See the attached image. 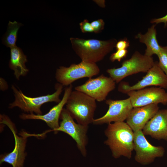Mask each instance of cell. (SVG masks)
Instances as JSON below:
<instances>
[{
    "label": "cell",
    "mask_w": 167,
    "mask_h": 167,
    "mask_svg": "<svg viewBox=\"0 0 167 167\" xmlns=\"http://www.w3.org/2000/svg\"><path fill=\"white\" fill-rule=\"evenodd\" d=\"M80 29L83 32H93L94 30L91 23L87 19H84L79 24Z\"/></svg>",
    "instance_id": "cell-23"
},
{
    "label": "cell",
    "mask_w": 167,
    "mask_h": 167,
    "mask_svg": "<svg viewBox=\"0 0 167 167\" xmlns=\"http://www.w3.org/2000/svg\"><path fill=\"white\" fill-rule=\"evenodd\" d=\"M126 94L130 99L133 108L152 104H167V92L160 87L145 88L130 91Z\"/></svg>",
    "instance_id": "cell-12"
},
{
    "label": "cell",
    "mask_w": 167,
    "mask_h": 167,
    "mask_svg": "<svg viewBox=\"0 0 167 167\" xmlns=\"http://www.w3.org/2000/svg\"><path fill=\"white\" fill-rule=\"evenodd\" d=\"M142 131L144 135L167 141V109L159 110Z\"/></svg>",
    "instance_id": "cell-16"
},
{
    "label": "cell",
    "mask_w": 167,
    "mask_h": 167,
    "mask_svg": "<svg viewBox=\"0 0 167 167\" xmlns=\"http://www.w3.org/2000/svg\"><path fill=\"white\" fill-rule=\"evenodd\" d=\"M63 87L60 83L56 84L55 86V91L54 93L32 97L26 96L20 90L12 85L11 88L15 99L13 102L9 104V108L12 109L18 107L28 114L34 113L37 115H42L41 107L43 104L52 102L58 103L61 101L59 96L62 92Z\"/></svg>",
    "instance_id": "cell-4"
},
{
    "label": "cell",
    "mask_w": 167,
    "mask_h": 167,
    "mask_svg": "<svg viewBox=\"0 0 167 167\" xmlns=\"http://www.w3.org/2000/svg\"><path fill=\"white\" fill-rule=\"evenodd\" d=\"M152 86L167 88V75L160 68L157 61L155 62L153 66L141 80L132 86L127 82H122L118 85V90L126 94L130 91L138 90Z\"/></svg>",
    "instance_id": "cell-11"
},
{
    "label": "cell",
    "mask_w": 167,
    "mask_h": 167,
    "mask_svg": "<svg viewBox=\"0 0 167 167\" xmlns=\"http://www.w3.org/2000/svg\"><path fill=\"white\" fill-rule=\"evenodd\" d=\"M100 72L96 63L82 61L78 64H72L68 67L60 66L56 70L55 77L59 83L63 86H69L77 79L92 78Z\"/></svg>",
    "instance_id": "cell-6"
},
{
    "label": "cell",
    "mask_w": 167,
    "mask_h": 167,
    "mask_svg": "<svg viewBox=\"0 0 167 167\" xmlns=\"http://www.w3.org/2000/svg\"><path fill=\"white\" fill-rule=\"evenodd\" d=\"M0 123L7 125L13 134L15 145L13 150L11 152L2 154L0 157V163L5 162L13 167H23L26 153L25 152L27 138L31 135L26 131H22L17 135L13 123L8 117L0 115Z\"/></svg>",
    "instance_id": "cell-7"
},
{
    "label": "cell",
    "mask_w": 167,
    "mask_h": 167,
    "mask_svg": "<svg viewBox=\"0 0 167 167\" xmlns=\"http://www.w3.org/2000/svg\"><path fill=\"white\" fill-rule=\"evenodd\" d=\"M22 25L16 21H9L7 31L3 40L4 44L6 46L11 48L16 46L15 43L18 32Z\"/></svg>",
    "instance_id": "cell-19"
},
{
    "label": "cell",
    "mask_w": 167,
    "mask_h": 167,
    "mask_svg": "<svg viewBox=\"0 0 167 167\" xmlns=\"http://www.w3.org/2000/svg\"><path fill=\"white\" fill-rule=\"evenodd\" d=\"M156 24L152 25L148 28L145 34L139 33L135 36L140 42L146 45L147 48L144 54L149 57H152L154 54L157 55L161 49V46L159 45L156 39Z\"/></svg>",
    "instance_id": "cell-18"
},
{
    "label": "cell",
    "mask_w": 167,
    "mask_h": 167,
    "mask_svg": "<svg viewBox=\"0 0 167 167\" xmlns=\"http://www.w3.org/2000/svg\"><path fill=\"white\" fill-rule=\"evenodd\" d=\"M127 53V49L118 50L116 52L111 54L109 59L112 62L116 60L120 62L122 59L126 57Z\"/></svg>",
    "instance_id": "cell-21"
},
{
    "label": "cell",
    "mask_w": 167,
    "mask_h": 167,
    "mask_svg": "<svg viewBox=\"0 0 167 167\" xmlns=\"http://www.w3.org/2000/svg\"><path fill=\"white\" fill-rule=\"evenodd\" d=\"M133 149L135 152V161L143 165L152 163L157 157L163 156L165 152L162 146H154L149 143L142 130L134 132Z\"/></svg>",
    "instance_id": "cell-9"
},
{
    "label": "cell",
    "mask_w": 167,
    "mask_h": 167,
    "mask_svg": "<svg viewBox=\"0 0 167 167\" xmlns=\"http://www.w3.org/2000/svg\"><path fill=\"white\" fill-rule=\"evenodd\" d=\"M73 49L82 61L96 63L102 60L115 47L117 40L71 38Z\"/></svg>",
    "instance_id": "cell-2"
},
{
    "label": "cell",
    "mask_w": 167,
    "mask_h": 167,
    "mask_svg": "<svg viewBox=\"0 0 167 167\" xmlns=\"http://www.w3.org/2000/svg\"><path fill=\"white\" fill-rule=\"evenodd\" d=\"M129 42L126 38L120 40L116 43L115 47L117 50L126 49L129 46Z\"/></svg>",
    "instance_id": "cell-24"
},
{
    "label": "cell",
    "mask_w": 167,
    "mask_h": 167,
    "mask_svg": "<svg viewBox=\"0 0 167 167\" xmlns=\"http://www.w3.org/2000/svg\"><path fill=\"white\" fill-rule=\"evenodd\" d=\"M95 2L99 6L102 7H105V6L104 0H96Z\"/></svg>",
    "instance_id": "cell-26"
},
{
    "label": "cell",
    "mask_w": 167,
    "mask_h": 167,
    "mask_svg": "<svg viewBox=\"0 0 167 167\" xmlns=\"http://www.w3.org/2000/svg\"><path fill=\"white\" fill-rule=\"evenodd\" d=\"M66 109L77 123L88 126L92 123L96 108V101L86 94L72 91L66 104Z\"/></svg>",
    "instance_id": "cell-3"
},
{
    "label": "cell",
    "mask_w": 167,
    "mask_h": 167,
    "mask_svg": "<svg viewBox=\"0 0 167 167\" xmlns=\"http://www.w3.org/2000/svg\"><path fill=\"white\" fill-rule=\"evenodd\" d=\"M157 55L159 59V66L167 75V46H161L160 51Z\"/></svg>",
    "instance_id": "cell-20"
},
{
    "label": "cell",
    "mask_w": 167,
    "mask_h": 167,
    "mask_svg": "<svg viewBox=\"0 0 167 167\" xmlns=\"http://www.w3.org/2000/svg\"><path fill=\"white\" fill-rule=\"evenodd\" d=\"M105 102L109 106L108 111L102 117L94 119L93 124L101 125L112 122H123L126 120L133 108L129 97L122 100L108 99Z\"/></svg>",
    "instance_id": "cell-13"
},
{
    "label": "cell",
    "mask_w": 167,
    "mask_h": 167,
    "mask_svg": "<svg viewBox=\"0 0 167 167\" xmlns=\"http://www.w3.org/2000/svg\"><path fill=\"white\" fill-rule=\"evenodd\" d=\"M150 22L152 24L155 23L156 24L163 23L166 27L167 26V14L160 18L153 19L151 20Z\"/></svg>",
    "instance_id": "cell-25"
},
{
    "label": "cell",
    "mask_w": 167,
    "mask_h": 167,
    "mask_svg": "<svg viewBox=\"0 0 167 167\" xmlns=\"http://www.w3.org/2000/svg\"><path fill=\"white\" fill-rule=\"evenodd\" d=\"M91 24L93 29L94 32L98 33L104 29L105 23L103 19H100L92 21Z\"/></svg>",
    "instance_id": "cell-22"
},
{
    "label": "cell",
    "mask_w": 167,
    "mask_h": 167,
    "mask_svg": "<svg viewBox=\"0 0 167 167\" xmlns=\"http://www.w3.org/2000/svg\"><path fill=\"white\" fill-rule=\"evenodd\" d=\"M115 87L116 83L110 77L102 74L96 78H89L75 89L86 94L96 101L101 102L106 100L109 93Z\"/></svg>",
    "instance_id": "cell-10"
},
{
    "label": "cell",
    "mask_w": 167,
    "mask_h": 167,
    "mask_svg": "<svg viewBox=\"0 0 167 167\" xmlns=\"http://www.w3.org/2000/svg\"><path fill=\"white\" fill-rule=\"evenodd\" d=\"M107 138L104 143L110 149L113 156L118 158L124 156L131 158L133 149L134 132L126 122L108 124L105 131Z\"/></svg>",
    "instance_id": "cell-1"
},
{
    "label": "cell",
    "mask_w": 167,
    "mask_h": 167,
    "mask_svg": "<svg viewBox=\"0 0 167 167\" xmlns=\"http://www.w3.org/2000/svg\"><path fill=\"white\" fill-rule=\"evenodd\" d=\"M27 61V57L22 49L16 46L11 48L10 68L14 71L15 78L19 80L20 77L26 75L29 71L25 63Z\"/></svg>",
    "instance_id": "cell-17"
},
{
    "label": "cell",
    "mask_w": 167,
    "mask_h": 167,
    "mask_svg": "<svg viewBox=\"0 0 167 167\" xmlns=\"http://www.w3.org/2000/svg\"><path fill=\"white\" fill-rule=\"evenodd\" d=\"M154 62L152 57L136 51L130 59L122 62L121 67L109 69L106 72L116 83H118L130 75L141 72L147 73Z\"/></svg>",
    "instance_id": "cell-5"
},
{
    "label": "cell",
    "mask_w": 167,
    "mask_h": 167,
    "mask_svg": "<svg viewBox=\"0 0 167 167\" xmlns=\"http://www.w3.org/2000/svg\"><path fill=\"white\" fill-rule=\"evenodd\" d=\"M72 84L65 88L63 96L58 104L52 107L47 113L44 115H37L34 113H22L19 118L23 120H40L45 122L51 129L54 131L59 126V120L64 106L66 105L69 97L72 91Z\"/></svg>",
    "instance_id": "cell-14"
},
{
    "label": "cell",
    "mask_w": 167,
    "mask_h": 167,
    "mask_svg": "<svg viewBox=\"0 0 167 167\" xmlns=\"http://www.w3.org/2000/svg\"><path fill=\"white\" fill-rule=\"evenodd\" d=\"M158 104L133 108L126 119L134 132L142 130L148 122L159 110Z\"/></svg>",
    "instance_id": "cell-15"
},
{
    "label": "cell",
    "mask_w": 167,
    "mask_h": 167,
    "mask_svg": "<svg viewBox=\"0 0 167 167\" xmlns=\"http://www.w3.org/2000/svg\"><path fill=\"white\" fill-rule=\"evenodd\" d=\"M60 118L62 121L59 127L54 131L64 132L70 136L75 142L78 148L82 155H87L86 146L88 142L87 133L88 126L82 125L75 122L66 109L63 108Z\"/></svg>",
    "instance_id": "cell-8"
}]
</instances>
